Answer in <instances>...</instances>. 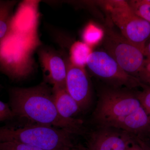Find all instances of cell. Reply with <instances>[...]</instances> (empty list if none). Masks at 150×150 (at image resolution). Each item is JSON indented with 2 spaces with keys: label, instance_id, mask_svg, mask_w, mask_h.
Instances as JSON below:
<instances>
[{
  "label": "cell",
  "instance_id": "1",
  "mask_svg": "<svg viewBox=\"0 0 150 150\" xmlns=\"http://www.w3.org/2000/svg\"><path fill=\"white\" fill-rule=\"evenodd\" d=\"M9 100L14 117L64 129L73 134L84 132L81 120L67 119L59 114L54 103L52 88L46 83L31 87L11 88L9 91Z\"/></svg>",
  "mask_w": 150,
  "mask_h": 150
},
{
  "label": "cell",
  "instance_id": "2",
  "mask_svg": "<svg viewBox=\"0 0 150 150\" xmlns=\"http://www.w3.org/2000/svg\"><path fill=\"white\" fill-rule=\"evenodd\" d=\"M93 120L103 128H115L135 134L149 131V115L137 95L128 92L103 91L100 95Z\"/></svg>",
  "mask_w": 150,
  "mask_h": 150
},
{
  "label": "cell",
  "instance_id": "3",
  "mask_svg": "<svg viewBox=\"0 0 150 150\" xmlns=\"http://www.w3.org/2000/svg\"><path fill=\"white\" fill-rule=\"evenodd\" d=\"M69 131L35 124L19 128L0 127V142H17L43 150H71L75 148Z\"/></svg>",
  "mask_w": 150,
  "mask_h": 150
},
{
  "label": "cell",
  "instance_id": "4",
  "mask_svg": "<svg viewBox=\"0 0 150 150\" xmlns=\"http://www.w3.org/2000/svg\"><path fill=\"white\" fill-rule=\"evenodd\" d=\"M99 3L120 29L121 35L144 54L145 46L150 38L149 23L134 13L127 1H105Z\"/></svg>",
  "mask_w": 150,
  "mask_h": 150
},
{
  "label": "cell",
  "instance_id": "5",
  "mask_svg": "<svg viewBox=\"0 0 150 150\" xmlns=\"http://www.w3.org/2000/svg\"><path fill=\"white\" fill-rule=\"evenodd\" d=\"M103 46L105 52L126 72L134 76L138 74L142 76L146 63L144 54L121 34L106 28L103 37Z\"/></svg>",
  "mask_w": 150,
  "mask_h": 150
},
{
  "label": "cell",
  "instance_id": "6",
  "mask_svg": "<svg viewBox=\"0 0 150 150\" xmlns=\"http://www.w3.org/2000/svg\"><path fill=\"white\" fill-rule=\"evenodd\" d=\"M86 65L95 76L114 85L125 86L129 88L141 87L144 89L149 87L126 72L105 51L91 52Z\"/></svg>",
  "mask_w": 150,
  "mask_h": 150
},
{
  "label": "cell",
  "instance_id": "7",
  "mask_svg": "<svg viewBox=\"0 0 150 150\" xmlns=\"http://www.w3.org/2000/svg\"><path fill=\"white\" fill-rule=\"evenodd\" d=\"M66 62V90L77 103L81 110H84L91 100V87L88 76L84 68L73 64L69 60Z\"/></svg>",
  "mask_w": 150,
  "mask_h": 150
},
{
  "label": "cell",
  "instance_id": "8",
  "mask_svg": "<svg viewBox=\"0 0 150 150\" xmlns=\"http://www.w3.org/2000/svg\"><path fill=\"white\" fill-rule=\"evenodd\" d=\"M38 56L46 81L53 85V88H66V60L56 51L48 48L40 50Z\"/></svg>",
  "mask_w": 150,
  "mask_h": 150
},
{
  "label": "cell",
  "instance_id": "9",
  "mask_svg": "<svg viewBox=\"0 0 150 150\" xmlns=\"http://www.w3.org/2000/svg\"><path fill=\"white\" fill-rule=\"evenodd\" d=\"M133 142L128 135L102 129L90 137L89 150H127Z\"/></svg>",
  "mask_w": 150,
  "mask_h": 150
},
{
  "label": "cell",
  "instance_id": "10",
  "mask_svg": "<svg viewBox=\"0 0 150 150\" xmlns=\"http://www.w3.org/2000/svg\"><path fill=\"white\" fill-rule=\"evenodd\" d=\"M54 103L56 109L63 118L72 119L81 111L76 101L68 93L66 88H53Z\"/></svg>",
  "mask_w": 150,
  "mask_h": 150
},
{
  "label": "cell",
  "instance_id": "11",
  "mask_svg": "<svg viewBox=\"0 0 150 150\" xmlns=\"http://www.w3.org/2000/svg\"><path fill=\"white\" fill-rule=\"evenodd\" d=\"M15 1L0 0V40L11 33L13 21V11Z\"/></svg>",
  "mask_w": 150,
  "mask_h": 150
},
{
  "label": "cell",
  "instance_id": "12",
  "mask_svg": "<svg viewBox=\"0 0 150 150\" xmlns=\"http://www.w3.org/2000/svg\"><path fill=\"white\" fill-rule=\"evenodd\" d=\"M91 53L90 46L84 42L77 41L71 47L69 60L73 64L84 68L88 58Z\"/></svg>",
  "mask_w": 150,
  "mask_h": 150
},
{
  "label": "cell",
  "instance_id": "13",
  "mask_svg": "<svg viewBox=\"0 0 150 150\" xmlns=\"http://www.w3.org/2000/svg\"><path fill=\"white\" fill-rule=\"evenodd\" d=\"M127 2L134 13L150 23V0H132Z\"/></svg>",
  "mask_w": 150,
  "mask_h": 150
},
{
  "label": "cell",
  "instance_id": "14",
  "mask_svg": "<svg viewBox=\"0 0 150 150\" xmlns=\"http://www.w3.org/2000/svg\"><path fill=\"white\" fill-rule=\"evenodd\" d=\"M102 30L93 25H89L86 27L83 33L84 42L89 46L99 42L103 37Z\"/></svg>",
  "mask_w": 150,
  "mask_h": 150
},
{
  "label": "cell",
  "instance_id": "15",
  "mask_svg": "<svg viewBox=\"0 0 150 150\" xmlns=\"http://www.w3.org/2000/svg\"><path fill=\"white\" fill-rule=\"evenodd\" d=\"M0 150H43L31 145L17 142H0Z\"/></svg>",
  "mask_w": 150,
  "mask_h": 150
},
{
  "label": "cell",
  "instance_id": "16",
  "mask_svg": "<svg viewBox=\"0 0 150 150\" xmlns=\"http://www.w3.org/2000/svg\"><path fill=\"white\" fill-rule=\"evenodd\" d=\"M137 96L150 117V88L148 87L144 89V90L138 93Z\"/></svg>",
  "mask_w": 150,
  "mask_h": 150
},
{
  "label": "cell",
  "instance_id": "17",
  "mask_svg": "<svg viewBox=\"0 0 150 150\" xmlns=\"http://www.w3.org/2000/svg\"><path fill=\"white\" fill-rule=\"evenodd\" d=\"M14 118L8 103L0 100V122L10 120Z\"/></svg>",
  "mask_w": 150,
  "mask_h": 150
},
{
  "label": "cell",
  "instance_id": "18",
  "mask_svg": "<svg viewBox=\"0 0 150 150\" xmlns=\"http://www.w3.org/2000/svg\"><path fill=\"white\" fill-rule=\"evenodd\" d=\"M127 150H145L137 142L135 138V141L132 142Z\"/></svg>",
  "mask_w": 150,
  "mask_h": 150
},
{
  "label": "cell",
  "instance_id": "19",
  "mask_svg": "<svg viewBox=\"0 0 150 150\" xmlns=\"http://www.w3.org/2000/svg\"><path fill=\"white\" fill-rule=\"evenodd\" d=\"M136 141L139 144L140 146L142 147L145 150H150V146L146 142L143 141L142 139L139 137L135 138Z\"/></svg>",
  "mask_w": 150,
  "mask_h": 150
},
{
  "label": "cell",
  "instance_id": "20",
  "mask_svg": "<svg viewBox=\"0 0 150 150\" xmlns=\"http://www.w3.org/2000/svg\"><path fill=\"white\" fill-rule=\"evenodd\" d=\"M144 55L147 57L148 60L150 61V38L147 41L145 46Z\"/></svg>",
  "mask_w": 150,
  "mask_h": 150
},
{
  "label": "cell",
  "instance_id": "21",
  "mask_svg": "<svg viewBox=\"0 0 150 150\" xmlns=\"http://www.w3.org/2000/svg\"><path fill=\"white\" fill-rule=\"evenodd\" d=\"M146 81H148V82L150 83V73H149V74L147 76L146 79Z\"/></svg>",
  "mask_w": 150,
  "mask_h": 150
},
{
  "label": "cell",
  "instance_id": "22",
  "mask_svg": "<svg viewBox=\"0 0 150 150\" xmlns=\"http://www.w3.org/2000/svg\"><path fill=\"white\" fill-rule=\"evenodd\" d=\"M71 150H82V149H78V148H77L76 147H75L74 148V149H72Z\"/></svg>",
  "mask_w": 150,
  "mask_h": 150
},
{
  "label": "cell",
  "instance_id": "23",
  "mask_svg": "<svg viewBox=\"0 0 150 150\" xmlns=\"http://www.w3.org/2000/svg\"><path fill=\"white\" fill-rule=\"evenodd\" d=\"M149 131H150V126Z\"/></svg>",
  "mask_w": 150,
  "mask_h": 150
}]
</instances>
